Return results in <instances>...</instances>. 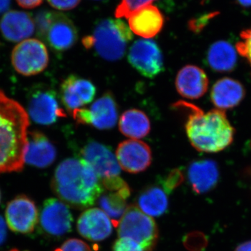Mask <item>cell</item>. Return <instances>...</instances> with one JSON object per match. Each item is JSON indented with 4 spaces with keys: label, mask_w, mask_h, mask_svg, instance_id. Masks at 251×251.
<instances>
[{
    "label": "cell",
    "mask_w": 251,
    "mask_h": 251,
    "mask_svg": "<svg viewBox=\"0 0 251 251\" xmlns=\"http://www.w3.org/2000/svg\"><path fill=\"white\" fill-rule=\"evenodd\" d=\"M51 188L59 200L77 209L93 206L103 192L93 168L82 158H67L59 163Z\"/></svg>",
    "instance_id": "6da1fadb"
},
{
    "label": "cell",
    "mask_w": 251,
    "mask_h": 251,
    "mask_svg": "<svg viewBox=\"0 0 251 251\" xmlns=\"http://www.w3.org/2000/svg\"><path fill=\"white\" fill-rule=\"evenodd\" d=\"M29 126L27 110L0 90V174L23 169Z\"/></svg>",
    "instance_id": "7a4b0ae2"
},
{
    "label": "cell",
    "mask_w": 251,
    "mask_h": 251,
    "mask_svg": "<svg viewBox=\"0 0 251 251\" xmlns=\"http://www.w3.org/2000/svg\"><path fill=\"white\" fill-rule=\"evenodd\" d=\"M173 106L187 114L186 134L198 151L219 152L233 141L234 129L224 110L214 109L204 112L196 105L184 101L177 102Z\"/></svg>",
    "instance_id": "3957f363"
},
{
    "label": "cell",
    "mask_w": 251,
    "mask_h": 251,
    "mask_svg": "<svg viewBox=\"0 0 251 251\" xmlns=\"http://www.w3.org/2000/svg\"><path fill=\"white\" fill-rule=\"evenodd\" d=\"M132 38L129 27L121 20L105 19L97 25L92 35L85 37L82 43L102 59L115 62L124 57Z\"/></svg>",
    "instance_id": "277c9868"
},
{
    "label": "cell",
    "mask_w": 251,
    "mask_h": 251,
    "mask_svg": "<svg viewBox=\"0 0 251 251\" xmlns=\"http://www.w3.org/2000/svg\"><path fill=\"white\" fill-rule=\"evenodd\" d=\"M34 22L38 35L54 50H67L76 43V27L65 15L46 10L41 11L36 14Z\"/></svg>",
    "instance_id": "5b68a950"
},
{
    "label": "cell",
    "mask_w": 251,
    "mask_h": 251,
    "mask_svg": "<svg viewBox=\"0 0 251 251\" xmlns=\"http://www.w3.org/2000/svg\"><path fill=\"white\" fill-rule=\"evenodd\" d=\"M117 227L119 237L134 241L144 251H152L158 241V229L154 220L135 205L128 206Z\"/></svg>",
    "instance_id": "8992f818"
},
{
    "label": "cell",
    "mask_w": 251,
    "mask_h": 251,
    "mask_svg": "<svg viewBox=\"0 0 251 251\" xmlns=\"http://www.w3.org/2000/svg\"><path fill=\"white\" fill-rule=\"evenodd\" d=\"M49 63L47 48L42 41L28 39L18 43L11 52V64L16 72L24 76L44 72Z\"/></svg>",
    "instance_id": "52a82bcc"
},
{
    "label": "cell",
    "mask_w": 251,
    "mask_h": 251,
    "mask_svg": "<svg viewBox=\"0 0 251 251\" xmlns=\"http://www.w3.org/2000/svg\"><path fill=\"white\" fill-rule=\"evenodd\" d=\"M71 114L77 123L91 125L100 130L113 128L118 119L117 103L110 92L97 99L90 108L76 109Z\"/></svg>",
    "instance_id": "ba28073f"
},
{
    "label": "cell",
    "mask_w": 251,
    "mask_h": 251,
    "mask_svg": "<svg viewBox=\"0 0 251 251\" xmlns=\"http://www.w3.org/2000/svg\"><path fill=\"white\" fill-rule=\"evenodd\" d=\"M27 112L33 122L46 126L52 125L59 118L67 116L59 105L55 92L44 88L31 90L28 97Z\"/></svg>",
    "instance_id": "9c48e42d"
},
{
    "label": "cell",
    "mask_w": 251,
    "mask_h": 251,
    "mask_svg": "<svg viewBox=\"0 0 251 251\" xmlns=\"http://www.w3.org/2000/svg\"><path fill=\"white\" fill-rule=\"evenodd\" d=\"M128 62L143 76L153 78L164 69L161 49L155 41L140 39L130 48Z\"/></svg>",
    "instance_id": "30bf717a"
},
{
    "label": "cell",
    "mask_w": 251,
    "mask_h": 251,
    "mask_svg": "<svg viewBox=\"0 0 251 251\" xmlns=\"http://www.w3.org/2000/svg\"><path fill=\"white\" fill-rule=\"evenodd\" d=\"M8 227L16 233H32L39 222V211L32 200L25 195L8 203L5 211Z\"/></svg>",
    "instance_id": "8fae6325"
},
{
    "label": "cell",
    "mask_w": 251,
    "mask_h": 251,
    "mask_svg": "<svg viewBox=\"0 0 251 251\" xmlns=\"http://www.w3.org/2000/svg\"><path fill=\"white\" fill-rule=\"evenodd\" d=\"M73 216L69 206L60 200L49 198L41 207L39 224L46 234L61 237L72 228Z\"/></svg>",
    "instance_id": "7c38bea8"
},
{
    "label": "cell",
    "mask_w": 251,
    "mask_h": 251,
    "mask_svg": "<svg viewBox=\"0 0 251 251\" xmlns=\"http://www.w3.org/2000/svg\"><path fill=\"white\" fill-rule=\"evenodd\" d=\"M81 155L80 158L93 168L100 181L120 176L121 168L108 147L97 142L90 141L82 148Z\"/></svg>",
    "instance_id": "4fadbf2b"
},
{
    "label": "cell",
    "mask_w": 251,
    "mask_h": 251,
    "mask_svg": "<svg viewBox=\"0 0 251 251\" xmlns=\"http://www.w3.org/2000/svg\"><path fill=\"white\" fill-rule=\"evenodd\" d=\"M116 158L124 171L136 174L148 169L152 161V154L148 144L131 139L118 145Z\"/></svg>",
    "instance_id": "5bb4252c"
},
{
    "label": "cell",
    "mask_w": 251,
    "mask_h": 251,
    "mask_svg": "<svg viewBox=\"0 0 251 251\" xmlns=\"http://www.w3.org/2000/svg\"><path fill=\"white\" fill-rule=\"evenodd\" d=\"M95 86L91 81L75 75H71L63 81L60 89L61 101L72 113L94 100L96 95Z\"/></svg>",
    "instance_id": "9a60e30c"
},
{
    "label": "cell",
    "mask_w": 251,
    "mask_h": 251,
    "mask_svg": "<svg viewBox=\"0 0 251 251\" xmlns=\"http://www.w3.org/2000/svg\"><path fill=\"white\" fill-rule=\"evenodd\" d=\"M77 229L79 234L87 240L100 242L110 237L113 224L103 210L99 208H90L79 217Z\"/></svg>",
    "instance_id": "2e32d148"
},
{
    "label": "cell",
    "mask_w": 251,
    "mask_h": 251,
    "mask_svg": "<svg viewBox=\"0 0 251 251\" xmlns=\"http://www.w3.org/2000/svg\"><path fill=\"white\" fill-rule=\"evenodd\" d=\"M36 29L34 19L24 11L5 13L0 21V31L6 40L21 43L31 37Z\"/></svg>",
    "instance_id": "e0dca14e"
},
{
    "label": "cell",
    "mask_w": 251,
    "mask_h": 251,
    "mask_svg": "<svg viewBox=\"0 0 251 251\" xmlns=\"http://www.w3.org/2000/svg\"><path fill=\"white\" fill-rule=\"evenodd\" d=\"M176 90L180 95L188 99L201 98L209 87V78L201 68L187 65L178 72L175 80Z\"/></svg>",
    "instance_id": "ac0fdd59"
},
{
    "label": "cell",
    "mask_w": 251,
    "mask_h": 251,
    "mask_svg": "<svg viewBox=\"0 0 251 251\" xmlns=\"http://www.w3.org/2000/svg\"><path fill=\"white\" fill-rule=\"evenodd\" d=\"M57 157V151L52 143L40 131L28 133L25 163L39 168L52 165Z\"/></svg>",
    "instance_id": "d6986e66"
},
{
    "label": "cell",
    "mask_w": 251,
    "mask_h": 251,
    "mask_svg": "<svg viewBox=\"0 0 251 251\" xmlns=\"http://www.w3.org/2000/svg\"><path fill=\"white\" fill-rule=\"evenodd\" d=\"M132 32L144 39H151L157 35L164 25L161 11L152 4L144 6L128 18Z\"/></svg>",
    "instance_id": "ffe728a7"
},
{
    "label": "cell",
    "mask_w": 251,
    "mask_h": 251,
    "mask_svg": "<svg viewBox=\"0 0 251 251\" xmlns=\"http://www.w3.org/2000/svg\"><path fill=\"white\" fill-rule=\"evenodd\" d=\"M245 88L240 82L229 77L216 81L211 91L213 104L219 110L233 108L242 101Z\"/></svg>",
    "instance_id": "44dd1931"
},
{
    "label": "cell",
    "mask_w": 251,
    "mask_h": 251,
    "mask_svg": "<svg viewBox=\"0 0 251 251\" xmlns=\"http://www.w3.org/2000/svg\"><path fill=\"white\" fill-rule=\"evenodd\" d=\"M188 176L193 191L202 194L213 189L217 184L219 168L211 160L193 162L188 168Z\"/></svg>",
    "instance_id": "7402d4cb"
},
{
    "label": "cell",
    "mask_w": 251,
    "mask_h": 251,
    "mask_svg": "<svg viewBox=\"0 0 251 251\" xmlns=\"http://www.w3.org/2000/svg\"><path fill=\"white\" fill-rule=\"evenodd\" d=\"M207 62L215 72H231L237 64V50L227 41H216L208 50Z\"/></svg>",
    "instance_id": "603a6c76"
},
{
    "label": "cell",
    "mask_w": 251,
    "mask_h": 251,
    "mask_svg": "<svg viewBox=\"0 0 251 251\" xmlns=\"http://www.w3.org/2000/svg\"><path fill=\"white\" fill-rule=\"evenodd\" d=\"M129 187L121 191H106L99 197V205L111 220L115 227H117L119 222L126 211V199L130 196Z\"/></svg>",
    "instance_id": "cb8c5ba5"
},
{
    "label": "cell",
    "mask_w": 251,
    "mask_h": 251,
    "mask_svg": "<svg viewBox=\"0 0 251 251\" xmlns=\"http://www.w3.org/2000/svg\"><path fill=\"white\" fill-rule=\"evenodd\" d=\"M119 128L125 136L133 140L140 139L150 133L151 125L148 117L143 111L130 109L122 114Z\"/></svg>",
    "instance_id": "d4e9b609"
},
{
    "label": "cell",
    "mask_w": 251,
    "mask_h": 251,
    "mask_svg": "<svg viewBox=\"0 0 251 251\" xmlns=\"http://www.w3.org/2000/svg\"><path fill=\"white\" fill-rule=\"evenodd\" d=\"M138 208L151 217L163 215L168 207L166 192L158 186H151L140 193L138 199Z\"/></svg>",
    "instance_id": "484cf974"
},
{
    "label": "cell",
    "mask_w": 251,
    "mask_h": 251,
    "mask_svg": "<svg viewBox=\"0 0 251 251\" xmlns=\"http://www.w3.org/2000/svg\"><path fill=\"white\" fill-rule=\"evenodd\" d=\"M153 1L154 0H122L115 11V17L128 19L138 10L151 4Z\"/></svg>",
    "instance_id": "4316f807"
},
{
    "label": "cell",
    "mask_w": 251,
    "mask_h": 251,
    "mask_svg": "<svg viewBox=\"0 0 251 251\" xmlns=\"http://www.w3.org/2000/svg\"><path fill=\"white\" fill-rule=\"evenodd\" d=\"M240 37L241 40L236 44V50L251 66V28L242 31Z\"/></svg>",
    "instance_id": "83f0119b"
},
{
    "label": "cell",
    "mask_w": 251,
    "mask_h": 251,
    "mask_svg": "<svg viewBox=\"0 0 251 251\" xmlns=\"http://www.w3.org/2000/svg\"><path fill=\"white\" fill-rule=\"evenodd\" d=\"M54 251H92L88 244L78 239H68Z\"/></svg>",
    "instance_id": "f1b7e54d"
},
{
    "label": "cell",
    "mask_w": 251,
    "mask_h": 251,
    "mask_svg": "<svg viewBox=\"0 0 251 251\" xmlns=\"http://www.w3.org/2000/svg\"><path fill=\"white\" fill-rule=\"evenodd\" d=\"M112 251H144L138 243L128 238H119L114 244Z\"/></svg>",
    "instance_id": "f546056e"
},
{
    "label": "cell",
    "mask_w": 251,
    "mask_h": 251,
    "mask_svg": "<svg viewBox=\"0 0 251 251\" xmlns=\"http://www.w3.org/2000/svg\"><path fill=\"white\" fill-rule=\"evenodd\" d=\"M217 15V12L209 13V14L202 15L201 17L191 20L188 23L190 29L195 33L201 32L207 25L208 23L210 22L211 20Z\"/></svg>",
    "instance_id": "4dcf8cb0"
},
{
    "label": "cell",
    "mask_w": 251,
    "mask_h": 251,
    "mask_svg": "<svg viewBox=\"0 0 251 251\" xmlns=\"http://www.w3.org/2000/svg\"><path fill=\"white\" fill-rule=\"evenodd\" d=\"M183 180H184V176L179 170L175 169L172 171L164 181L163 186H164L165 191L167 193H171L173 189L177 187L182 182Z\"/></svg>",
    "instance_id": "1f68e13d"
},
{
    "label": "cell",
    "mask_w": 251,
    "mask_h": 251,
    "mask_svg": "<svg viewBox=\"0 0 251 251\" xmlns=\"http://www.w3.org/2000/svg\"><path fill=\"white\" fill-rule=\"evenodd\" d=\"M188 242L186 244L189 249L193 251H201L206 247V237L203 234L193 233L191 234L188 237Z\"/></svg>",
    "instance_id": "d6a6232c"
},
{
    "label": "cell",
    "mask_w": 251,
    "mask_h": 251,
    "mask_svg": "<svg viewBox=\"0 0 251 251\" xmlns=\"http://www.w3.org/2000/svg\"><path fill=\"white\" fill-rule=\"evenodd\" d=\"M81 0H48L50 4L59 11H68L74 9Z\"/></svg>",
    "instance_id": "836d02e7"
},
{
    "label": "cell",
    "mask_w": 251,
    "mask_h": 251,
    "mask_svg": "<svg viewBox=\"0 0 251 251\" xmlns=\"http://www.w3.org/2000/svg\"><path fill=\"white\" fill-rule=\"evenodd\" d=\"M44 0H16L18 4L25 9H34L39 6Z\"/></svg>",
    "instance_id": "e575fe53"
},
{
    "label": "cell",
    "mask_w": 251,
    "mask_h": 251,
    "mask_svg": "<svg viewBox=\"0 0 251 251\" xmlns=\"http://www.w3.org/2000/svg\"><path fill=\"white\" fill-rule=\"evenodd\" d=\"M7 229L4 219L0 216V246L6 240Z\"/></svg>",
    "instance_id": "d590c367"
},
{
    "label": "cell",
    "mask_w": 251,
    "mask_h": 251,
    "mask_svg": "<svg viewBox=\"0 0 251 251\" xmlns=\"http://www.w3.org/2000/svg\"><path fill=\"white\" fill-rule=\"evenodd\" d=\"M11 0H0V15L4 14L9 9Z\"/></svg>",
    "instance_id": "8d00e7d4"
},
{
    "label": "cell",
    "mask_w": 251,
    "mask_h": 251,
    "mask_svg": "<svg viewBox=\"0 0 251 251\" xmlns=\"http://www.w3.org/2000/svg\"><path fill=\"white\" fill-rule=\"evenodd\" d=\"M234 251H251V241L240 244Z\"/></svg>",
    "instance_id": "74e56055"
},
{
    "label": "cell",
    "mask_w": 251,
    "mask_h": 251,
    "mask_svg": "<svg viewBox=\"0 0 251 251\" xmlns=\"http://www.w3.org/2000/svg\"><path fill=\"white\" fill-rule=\"evenodd\" d=\"M237 1L241 6L244 7H251V0H237Z\"/></svg>",
    "instance_id": "f35d334b"
},
{
    "label": "cell",
    "mask_w": 251,
    "mask_h": 251,
    "mask_svg": "<svg viewBox=\"0 0 251 251\" xmlns=\"http://www.w3.org/2000/svg\"><path fill=\"white\" fill-rule=\"evenodd\" d=\"M9 251H20V250H18V249H11V250H10Z\"/></svg>",
    "instance_id": "ab89813d"
},
{
    "label": "cell",
    "mask_w": 251,
    "mask_h": 251,
    "mask_svg": "<svg viewBox=\"0 0 251 251\" xmlns=\"http://www.w3.org/2000/svg\"><path fill=\"white\" fill-rule=\"evenodd\" d=\"M1 192H0V202H1Z\"/></svg>",
    "instance_id": "60d3db41"
}]
</instances>
